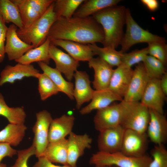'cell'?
Here are the masks:
<instances>
[{
  "instance_id": "6da1fadb",
  "label": "cell",
  "mask_w": 167,
  "mask_h": 167,
  "mask_svg": "<svg viewBox=\"0 0 167 167\" xmlns=\"http://www.w3.org/2000/svg\"><path fill=\"white\" fill-rule=\"evenodd\" d=\"M47 38L73 41L81 44H102L104 34L101 25L92 16L81 18L59 17L51 27Z\"/></svg>"
},
{
  "instance_id": "7a4b0ae2",
  "label": "cell",
  "mask_w": 167,
  "mask_h": 167,
  "mask_svg": "<svg viewBox=\"0 0 167 167\" xmlns=\"http://www.w3.org/2000/svg\"><path fill=\"white\" fill-rule=\"evenodd\" d=\"M126 10L124 6L117 5L105 8L92 15L103 30L104 47L116 49L120 45L124 34Z\"/></svg>"
},
{
  "instance_id": "3957f363",
  "label": "cell",
  "mask_w": 167,
  "mask_h": 167,
  "mask_svg": "<svg viewBox=\"0 0 167 167\" xmlns=\"http://www.w3.org/2000/svg\"><path fill=\"white\" fill-rule=\"evenodd\" d=\"M54 2L41 16L29 27L18 29L17 31L18 37L26 43L32 45L33 48L41 45L46 41L51 27L57 19Z\"/></svg>"
},
{
  "instance_id": "277c9868",
  "label": "cell",
  "mask_w": 167,
  "mask_h": 167,
  "mask_svg": "<svg viewBox=\"0 0 167 167\" xmlns=\"http://www.w3.org/2000/svg\"><path fill=\"white\" fill-rule=\"evenodd\" d=\"M123 113L120 125L125 129L146 133L150 119L149 109L140 101H121Z\"/></svg>"
},
{
  "instance_id": "5b68a950",
  "label": "cell",
  "mask_w": 167,
  "mask_h": 167,
  "mask_svg": "<svg viewBox=\"0 0 167 167\" xmlns=\"http://www.w3.org/2000/svg\"><path fill=\"white\" fill-rule=\"evenodd\" d=\"M125 24L126 32L120 45L121 46L120 51L122 53H126L133 45L138 43L166 42L164 38L153 34L140 26L128 8L126 10Z\"/></svg>"
},
{
  "instance_id": "8992f818",
  "label": "cell",
  "mask_w": 167,
  "mask_h": 167,
  "mask_svg": "<svg viewBox=\"0 0 167 167\" xmlns=\"http://www.w3.org/2000/svg\"><path fill=\"white\" fill-rule=\"evenodd\" d=\"M152 160V157L147 154L140 157H133L120 152L109 153L98 151L92 155L89 163L96 167L111 165L117 167H148Z\"/></svg>"
},
{
  "instance_id": "52a82bcc",
  "label": "cell",
  "mask_w": 167,
  "mask_h": 167,
  "mask_svg": "<svg viewBox=\"0 0 167 167\" xmlns=\"http://www.w3.org/2000/svg\"><path fill=\"white\" fill-rule=\"evenodd\" d=\"M36 117L32 129L34 135L32 144L35 148V155L38 158L42 156L49 143V129L53 119L50 113L45 110L36 113Z\"/></svg>"
},
{
  "instance_id": "ba28073f",
  "label": "cell",
  "mask_w": 167,
  "mask_h": 167,
  "mask_svg": "<svg viewBox=\"0 0 167 167\" xmlns=\"http://www.w3.org/2000/svg\"><path fill=\"white\" fill-rule=\"evenodd\" d=\"M148 138L146 133L125 129L120 152L130 156H143L146 154Z\"/></svg>"
},
{
  "instance_id": "9c48e42d",
  "label": "cell",
  "mask_w": 167,
  "mask_h": 167,
  "mask_svg": "<svg viewBox=\"0 0 167 167\" xmlns=\"http://www.w3.org/2000/svg\"><path fill=\"white\" fill-rule=\"evenodd\" d=\"M123 113L121 102L97 110L93 119L95 129L100 132L120 125Z\"/></svg>"
},
{
  "instance_id": "30bf717a",
  "label": "cell",
  "mask_w": 167,
  "mask_h": 167,
  "mask_svg": "<svg viewBox=\"0 0 167 167\" xmlns=\"http://www.w3.org/2000/svg\"><path fill=\"white\" fill-rule=\"evenodd\" d=\"M150 79L143 62L135 66L123 100L128 102L139 101Z\"/></svg>"
},
{
  "instance_id": "8fae6325",
  "label": "cell",
  "mask_w": 167,
  "mask_h": 167,
  "mask_svg": "<svg viewBox=\"0 0 167 167\" xmlns=\"http://www.w3.org/2000/svg\"><path fill=\"white\" fill-rule=\"evenodd\" d=\"M166 96L161 88L160 79H151L146 87L140 102L149 109L164 114Z\"/></svg>"
},
{
  "instance_id": "7c38bea8",
  "label": "cell",
  "mask_w": 167,
  "mask_h": 167,
  "mask_svg": "<svg viewBox=\"0 0 167 167\" xmlns=\"http://www.w3.org/2000/svg\"><path fill=\"white\" fill-rule=\"evenodd\" d=\"M150 119L146 130L148 138L156 145H164L167 139V120L164 114L149 109Z\"/></svg>"
},
{
  "instance_id": "4fadbf2b",
  "label": "cell",
  "mask_w": 167,
  "mask_h": 167,
  "mask_svg": "<svg viewBox=\"0 0 167 167\" xmlns=\"http://www.w3.org/2000/svg\"><path fill=\"white\" fill-rule=\"evenodd\" d=\"M49 54L50 59L55 63V68L64 75L68 81L71 82L79 66V62L50 44Z\"/></svg>"
},
{
  "instance_id": "5bb4252c",
  "label": "cell",
  "mask_w": 167,
  "mask_h": 167,
  "mask_svg": "<svg viewBox=\"0 0 167 167\" xmlns=\"http://www.w3.org/2000/svg\"><path fill=\"white\" fill-rule=\"evenodd\" d=\"M125 130L119 125L99 132L97 140L99 151L109 153L120 152Z\"/></svg>"
},
{
  "instance_id": "9a60e30c",
  "label": "cell",
  "mask_w": 167,
  "mask_h": 167,
  "mask_svg": "<svg viewBox=\"0 0 167 167\" xmlns=\"http://www.w3.org/2000/svg\"><path fill=\"white\" fill-rule=\"evenodd\" d=\"M17 29L18 27L12 24L7 29L5 50L9 61L18 59L34 48L32 45L26 43L18 37L17 33Z\"/></svg>"
},
{
  "instance_id": "2e32d148",
  "label": "cell",
  "mask_w": 167,
  "mask_h": 167,
  "mask_svg": "<svg viewBox=\"0 0 167 167\" xmlns=\"http://www.w3.org/2000/svg\"><path fill=\"white\" fill-rule=\"evenodd\" d=\"M92 139L87 134L77 135L71 132L67 139V162L71 167H77V162L86 148H90Z\"/></svg>"
},
{
  "instance_id": "e0dca14e",
  "label": "cell",
  "mask_w": 167,
  "mask_h": 167,
  "mask_svg": "<svg viewBox=\"0 0 167 167\" xmlns=\"http://www.w3.org/2000/svg\"><path fill=\"white\" fill-rule=\"evenodd\" d=\"M40 74L39 70L32 64L26 65L18 63L13 66H6L0 73V86L6 83L13 84L17 80L25 77L37 78Z\"/></svg>"
},
{
  "instance_id": "ac0fdd59",
  "label": "cell",
  "mask_w": 167,
  "mask_h": 167,
  "mask_svg": "<svg viewBox=\"0 0 167 167\" xmlns=\"http://www.w3.org/2000/svg\"><path fill=\"white\" fill-rule=\"evenodd\" d=\"M88 65L94 70L92 84L95 90L107 89L114 71L113 67L99 57L92 58L88 62Z\"/></svg>"
},
{
  "instance_id": "d6986e66",
  "label": "cell",
  "mask_w": 167,
  "mask_h": 167,
  "mask_svg": "<svg viewBox=\"0 0 167 167\" xmlns=\"http://www.w3.org/2000/svg\"><path fill=\"white\" fill-rule=\"evenodd\" d=\"M74 77L75 85L73 96L76 100V107L79 109L84 103L92 99L95 90L91 87L89 76L85 71L77 70Z\"/></svg>"
},
{
  "instance_id": "ffe728a7",
  "label": "cell",
  "mask_w": 167,
  "mask_h": 167,
  "mask_svg": "<svg viewBox=\"0 0 167 167\" xmlns=\"http://www.w3.org/2000/svg\"><path fill=\"white\" fill-rule=\"evenodd\" d=\"M133 72V70L122 64L114 69L108 88L110 90L123 99L126 91Z\"/></svg>"
},
{
  "instance_id": "44dd1931",
  "label": "cell",
  "mask_w": 167,
  "mask_h": 167,
  "mask_svg": "<svg viewBox=\"0 0 167 167\" xmlns=\"http://www.w3.org/2000/svg\"><path fill=\"white\" fill-rule=\"evenodd\" d=\"M75 119L73 115L66 114L53 119L49 129V143L61 140L69 135L72 132Z\"/></svg>"
},
{
  "instance_id": "7402d4cb",
  "label": "cell",
  "mask_w": 167,
  "mask_h": 167,
  "mask_svg": "<svg viewBox=\"0 0 167 167\" xmlns=\"http://www.w3.org/2000/svg\"><path fill=\"white\" fill-rule=\"evenodd\" d=\"M50 44L61 47L70 56L79 62H88L94 56L87 45L70 41L58 39L51 40Z\"/></svg>"
},
{
  "instance_id": "603a6c76",
  "label": "cell",
  "mask_w": 167,
  "mask_h": 167,
  "mask_svg": "<svg viewBox=\"0 0 167 167\" xmlns=\"http://www.w3.org/2000/svg\"><path fill=\"white\" fill-rule=\"evenodd\" d=\"M123 99L108 89L95 90L91 102L79 111L82 115L90 113L95 109L99 110L110 105L117 101H122Z\"/></svg>"
},
{
  "instance_id": "cb8c5ba5",
  "label": "cell",
  "mask_w": 167,
  "mask_h": 167,
  "mask_svg": "<svg viewBox=\"0 0 167 167\" xmlns=\"http://www.w3.org/2000/svg\"><path fill=\"white\" fill-rule=\"evenodd\" d=\"M37 63L43 73L51 79L60 92L64 93L71 100L74 99L73 83L66 81L62 77L61 73L56 68H52L43 62H39Z\"/></svg>"
},
{
  "instance_id": "d4e9b609",
  "label": "cell",
  "mask_w": 167,
  "mask_h": 167,
  "mask_svg": "<svg viewBox=\"0 0 167 167\" xmlns=\"http://www.w3.org/2000/svg\"><path fill=\"white\" fill-rule=\"evenodd\" d=\"M67 139L49 143L42 156L51 162L68 165Z\"/></svg>"
},
{
  "instance_id": "484cf974",
  "label": "cell",
  "mask_w": 167,
  "mask_h": 167,
  "mask_svg": "<svg viewBox=\"0 0 167 167\" xmlns=\"http://www.w3.org/2000/svg\"><path fill=\"white\" fill-rule=\"evenodd\" d=\"M120 0H84L73 14V16L86 17L92 15L107 7L117 5Z\"/></svg>"
},
{
  "instance_id": "4316f807",
  "label": "cell",
  "mask_w": 167,
  "mask_h": 167,
  "mask_svg": "<svg viewBox=\"0 0 167 167\" xmlns=\"http://www.w3.org/2000/svg\"><path fill=\"white\" fill-rule=\"evenodd\" d=\"M50 44V40L47 38L41 45L30 50L15 62L26 65L35 62H42L49 65L50 59L49 54Z\"/></svg>"
},
{
  "instance_id": "83f0119b",
  "label": "cell",
  "mask_w": 167,
  "mask_h": 167,
  "mask_svg": "<svg viewBox=\"0 0 167 167\" xmlns=\"http://www.w3.org/2000/svg\"><path fill=\"white\" fill-rule=\"evenodd\" d=\"M27 128L24 124L9 123L0 131V143L17 146L24 139Z\"/></svg>"
},
{
  "instance_id": "f1b7e54d",
  "label": "cell",
  "mask_w": 167,
  "mask_h": 167,
  "mask_svg": "<svg viewBox=\"0 0 167 167\" xmlns=\"http://www.w3.org/2000/svg\"><path fill=\"white\" fill-rule=\"evenodd\" d=\"M0 15L6 23H12L19 29L24 28L18 8L11 0H0Z\"/></svg>"
},
{
  "instance_id": "f546056e",
  "label": "cell",
  "mask_w": 167,
  "mask_h": 167,
  "mask_svg": "<svg viewBox=\"0 0 167 167\" xmlns=\"http://www.w3.org/2000/svg\"><path fill=\"white\" fill-rule=\"evenodd\" d=\"M94 55H97L113 67H118L121 64V56L122 53L110 47H101L96 43L88 44Z\"/></svg>"
},
{
  "instance_id": "4dcf8cb0",
  "label": "cell",
  "mask_w": 167,
  "mask_h": 167,
  "mask_svg": "<svg viewBox=\"0 0 167 167\" xmlns=\"http://www.w3.org/2000/svg\"><path fill=\"white\" fill-rule=\"evenodd\" d=\"M0 115L6 118L9 123L15 124H24L26 117L23 107H10L8 106L0 92Z\"/></svg>"
},
{
  "instance_id": "1f68e13d",
  "label": "cell",
  "mask_w": 167,
  "mask_h": 167,
  "mask_svg": "<svg viewBox=\"0 0 167 167\" xmlns=\"http://www.w3.org/2000/svg\"><path fill=\"white\" fill-rule=\"evenodd\" d=\"M84 0H54V10L57 18L59 17L70 18L84 1Z\"/></svg>"
},
{
  "instance_id": "d6a6232c",
  "label": "cell",
  "mask_w": 167,
  "mask_h": 167,
  "mask_svg": "<svg viewBox=\"0 0 167 167\" xmlns=\"http://www.w3.org/2000/svg\"><path fill=\"white\" fill-rule=\"evenodd\" d=\"M11 1L18 8L24 28L28 27L42 16L28 3L26 0Z\"/></svg>"
},
{
  "instance_id": "836d02e7",
  "label": "cell",
  "mask_w": 167,
  "mask_h": 167,
  "mask_svg": "<svg viewBox=\"0 0 167 167\" xmlns=\"http://www.w3.org/2000/svg\"><path fill=\"white\" fill-rule=\"evenodd\" d=\"M150 79H160L166 72V65L160 60L148 55L143 62Z\"/></svg>"
},
{
  "instance_id": "e575fe53",
  "label": "cell",
  "mask_w": 167,
  "mask_h": 167,
  "mask_svg": "<svg viewBox=\"0 0 167 167\" xmlns=\"http://www.w3.org/2000/svg\"><path fill=\"white\" fill-rule=\"evenodd\" d=\"M38 91L41 101H45L60 91L51 79L46 74L40 73L38 77Z\"/></svg>"
},
{
  "instance_id": "d590c367",
  "label": "cell",
  "mask_w": 167,
  "mask_h": 167,
  "mask_svg": "<svg viewBox=\"0 0 167 167\" xmlns=\"http://www.w3.org/2000/svg\"><path fill=\"white\" fill-rule=\"evenodd\" d=\"M148 55L147 47L141 49H135L128 53H122L121 64L129 67L143 62Z\"/></svg>"
},
{
  "instance_id": "8d00e7d4",
  "label": "cell",
  "mask_w": 167,
  "mask_h": 167,
  "mask_svg": "<svg viewBox=\"0 0 167 167\" xmlns=\"http://www.w3.org/2000/svg\"><path fill=\"white\" fill-rule=\"evenodd\" d=\"M151 154L152 160L148 167H167V150L164 145H155Z\"/></svg>"
},
{
  "instance_id": "74e56055",
  "label": "cell",
  "mask_w": 167,
  "mask_h": 167,
  "mask_svg": "<svg viewBox=\"0 0 167 167\" xmlns=\"http://www.w3.org/2000/svg\"><path fill=\"white\" fill-rule=\"evenodd\" d=\"M148 54L165 65L167 62V45L166 42H155L148 44Z\"/></svg>"
},
{
  "instance_id": "f35d334b",
  "label": "cell",
  "mask_w": 167,
  "mask_h": 167,
  "mask_svg": "<svg viewBox=\"0 0 167 167\" xmlns=\"http://www.w3.org/2000/svg\"><path fill=\"white\" fill-rule=\"evenodd\" d=\"M35 153V148L32 144L27 148L17 151V158L14 164L9 167H28V161Z\"/></svg>"
},
{
  "instance_id": "ab89813d",
  "label": "cell",
  "mask_w": 167,
  "mask_h": 167,
  "mask_svg": "<svg viewBox=\"0 0 167 167\" xmlns=\"http://www.w3.org/2000/svg\"><path fill=\"white\" fill-rule=\"evenodd\" d=\"M0 15V63H2L5 58V42L8 27Z\"/></svg>"
},
{
  "instance_id": "60d3db41",
  "label": "cell",
  "mask_w": 167,
  "mask_h": 167,
  "mask_svg": "<svg viewBox=\"0 0 167 167\" xmlns=\"http://www.w3.org/2000/svg\"><path fill=\"white\" fill-rule=\"evenodd\" d=\"M17 151L13 148L9 144L4 143H0V163L2 159L8 156L12 157L17 154Z\"/></svg>"
},
{
  "instance_id": "b9f144b4",
  "label": "cell",
  "mask_w": 167,
  "mask_h": 167,
  "mask_svg": "<svg viewBox=\"0 0 167 167\" xmlns=\"http://www.w3.org/2000/svg\"><path fill=\"white\" fill-rule=\"evenodd\" d=\"M38 158V161L32 167H71L68 165L62 166L55 165L44 156L40 157Z\"/></svg>"
},
{
  "instance_id": "7bdbcfd3",
  "label": "cell",
  "mask_w": 167,
  "mask_h": 167,
  "mask_svg": "<svg viewBox=\"0 0 167 167\" xmlns=\"http://www.w3.org/2000/svg\"><path fill=\"white\" fill-rule=\"evenodd\" d=\"M140 1L151 11H154L158 8L159 3L156 0H141Z\"/></svg>"
},
{
  "instance_id": "ee69618b",
  "label": "cell",
  "mask_w": 167,
  "mask_h": 167,
  "mask_svg": "<svg viewBox=\"0 0 167 167\" xmlns=\"http://www.w3.org/2000/svg\"><path fill=\"white\" fill-rule=\"evenodd\" d=\"M161 88L164 94L167 96V73L165 72L160 79Z\"/></svg>"
},
{
  "instance_id": "f6af8a7d",
  "label": "cell",
  "mask_w": 167,
  "mask_h": 167,
  "mask_svg": "<svg viewBox=\"0 0 167 167\" xmlns=\"http://www.w3.org/2000/svg\"><path fill=\"white\" fill-rule=\"evenodd\" d=\"M0 167H7L6 165V164L0 163Z\"/></svg>"
},
{
  "instance_id": "bcb514c9",
  "label": "cell",
  "mask_w": 167,
  "mask_h": 167,
  "mask_svg": "<svg viewBox=\"0 0 167 167\" xmlns=\"http://www.w3.org/2000/svg\"><path fill=\"white\" fill-rule=\"evenodd\" d=\"M100 167H117L115 166L111 165V166H105Z\"/></svg>"
}]
</instances>
